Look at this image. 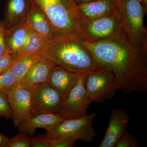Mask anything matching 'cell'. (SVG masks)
Listing matches in <instances>:
<instances>
[{
    "instance_id": "obj_1",
    "label": "cell",
    "mask_w": 147,
    "mask_h": 147,
    "mask_svg": "<svg viewBox=\"0 0 147 147\" xmlns=\"http://www.w3.org/2000/svg\"><path fill=\"white\" fill-rule=\"evenodd\" d=\"M84 43L96 65L114 74L118 90L147 92V48H135L125 36Z\"/></svg>"
},
{
    "instance_id": "obj_2",
    "label": "cell",
    "mask_w": 147,
    "mask_h": 147,
    "mask_svg": "<svg viewBox=\"0 0 147 147\" xmlns=\"http://www.w3.org/2000/svg\"><path fill=\"white\" fill-rule=\"evenodd\" d=\"M84 40L74 35L56 36L46 41L37 54L72 73L85 74L100 67L96 64Z\"/></svg>"
},
{
    "instance_id": "obj_3",
    "label": "cell",
    "mask_w": 147,
    "mask_h": 147,
    "mask_svg": "<svg viewBox=\"0 0 147 147\" xmlns=\"http://www.w3.org/2000/svg\"><path fill=\"white\" fill-rule=\"evenodd\" d=\"M41 9L53 24L56 36L74 35L86 40L81 28L86 18L76 0H32Z\"/></svg>"
},
{
    "instance_id": "obj_4",
    "label": "cell",
    "mask_w": 147,
    "mask_h": 147,
    "mask_svg": "<svg viewBox=\"0 0 147 147\" xmlns=\"http://www.w3.org/2000/svg\"><path fill=\"white\" fill-rule=\"evenodd\" d=\"M113 13L130 45L138 49L147 48V30L144 23L147 12L140 0H124L117 3Z\"/></svg>"
},
{
    "instance_id": "obj_5",
    "label": "cell",
    "mask_w": 147,
    "mask_h": 147,
    "mask_svg": "<svg viewBox=\"0 0 147 147\" xmlns=\"http://www.w3.org/2000/svg\"><path fill=\"white\" fill-rule=\"evenodd\" d=\"M84 83L92 103L111 99L118 90L114 74L104 68H99L86 74Z\"/></svg>"
},
{
    "instance_id": "obj_6",
    "label": "cell",
    "mask_w": 147,
    "mask_h": 147,
    "mask_svg": "<svg viewBox=\"0 0 147 147\" xmlns=\"http://www.w3.org/2000/svg\"><path fill=\"white\" fill-rule=\"evenodd\" d=\"M96 113L86 115L78 118L65 119L52 128L47 129L48 138L55 136L71 137L76 141L91 143L97 136L92 123Z\"/></svg>"
},
{
    "instance_id": "obj_7",
    "label": "cell",
    "mask_w": 147,
    "mask_h": 147,
    "mask_svg": "<svg viewBox=\"0 0 147 147\" xmlns=\"http://www.w3.org/2000/svg\"><path fill=\"white\" fill-rule=\"evenodd\" d=\"M64 98L47 82L32 88L31 114L35 116L42 114L57 115L63 107Z\"/></svg>"
},
{
    "instance_id": "obj_8",
    "label": "cell",
    "mask_w": 147,
    "mask_h": 147,
    "mask_svg": "<svg viewBox=\"0 0 147 147\" xmlns=\"http://www.w3.org/2000/svg\"><path fill=\"white\" fill-rule=\"evenodd\" d=\"M81 28L86 41L88 42L124 36L119 22L114 13L97 19L86 18L82 21Z\"/></svg>"
},
{
    "instance_id": "obj_9",
    "label": "cell",
    "mask_w": 147,
    "mask_h": 147,
    "mask_svg": "<svg viewBox=\"0 0 147 147\" xmlns=\"http://www.w3.org/2000/svg\"><path fill=\"white\" fill-rule=\"evenodd\" d=\"M86 74L80 75L76 85L65 98L63 107L58 114L62 119L78 118L87 115V109L92 102L84 87Z\"/></svg>"
},
{
    "instance_id": "obj_10",
    "label": "cell",
    "mask_w": 147,
    "mask_h": 147,
    "mask_svg": "<svg viewBox=\"0 0 147 147\" xmlns=\"http://www.w3.org/2000/svg\"><path fill=\"white\" fill-rule=\"evenodd\" d=\"M32 88L18 85L7 95L15 127L33 116L31 114Z\"/></svg>"
},
{
    "instance_id": "obj_11",
    "label": "cell",
    "mask_w": 147,
    "mask_h": 147,
    "mask_svg": "<svg viewBox=\"0 0 147 147\" xmlns=\"http://www.w3.org/2000/svg\"><path fill=\"white\" fill-rule=\"evenodd\" d=\"M130 118L121 108H113L104 138L99 147H115L125 131Z\"/></svg>"
},
{
    "instance_id": "obj_12",
    "label": "cell",
    "mask_w": 147,
    "mask_h": 147,
    "mask_svg": "<svg viewBox=\"0 0 147 147\" xmlns=\"http://www.w3.org/2000/svg\"><path fill=\"white\" fill-rule=\"evenodd\" d=\"M26 21L29 28L40 35L46 41L56 36L55 29L49 18L32 2L26 16Z\"/></svg>"
},
{
    "instance_id": "obj_13",
    "label": "cell",
    "mask_w": 147,
    "mask_h": 147,
    "mask_svg": "<svg viewBox=\"0 0 147 147\" xmlns=\"http://www.w3.org/2000/svg\"><path fill=\"white\" fill-rule=\"evenodd\" d=\"M80 75L72 73L55 65L47 83L57 90L65 99L78 82Z\"/></svg>"
},
{
    "instance_id": "obj_14",
    "label": "cell",
    "mask_w": 147,
    "mask_h": 147,
    "mask_svg": "<svg viewBox=\"0 0 147 147\" xmlns=\"http://www.w3.org/2000/svg\"><path fill=\"white\" fill-rule=\"evenodd\" d=\"M32 0H6L4 19L5 30L26 20Z\"/></svg>"
},
{
    "instance_id": "obj_15",
    "label": "cell",
    "mask_w": 147,
    "mask_h": 147,
    "mask_svg": "<svg viewBox=\"0 0 147 147\" xmlns=\"http://www.w3.org/2000/svg\"><path fill=\"white\" fill-rule=\"evenodd\" d=\"M55 65L50 61L40 59L30 69L18 82V85L32 88L36 85L47 82Z\"/></svg>"
},
{
    "instance_id": "obj_16",
    "label": "cell",
    "mask_w": 147,
    "mask_h": 147,
    "mask_svg": "<svg viewBox=\"0 0 147 147\" xmlns=\"http://www.w3.org/2000/svg\"><path fill=\"white\" fill-rule=\"evenodd\" d=\"M29 28L26 20L5 30V43L7 50L10 53L19 54L26 44Z\"/></svg>"
},
{
    "instance_id": "obj_17",
    "label": "cell",
    "mask_w": 147,
    "mask_h": 147,
    "mask_svg": "<svg viewBox=\"0 0 147 147\" xmlns=\"http://www.w3.org/2000/svg\"><path fill=\"white\" fill-rule=\"evenodd\" d=\"M116 4L113 0H93L77 5L84 17L95 19L113 14Z\"/></svg>"
},
{
    "instance_id": "obj_18",
    "label": "cell",
    "mask_w": 147,
    "mask_h": 147,
    "mask_svg": "<svg viewBox=\"0 0 147 147\" xmlns=\"http://www.w3.org/2000/svg\"><path fill=\"white\" fill-rule=\"evenodd\" d=\"M65 119L57 115L42 114L33 116L20 124L17 127L20 132L28 133L38 128L48 129L57 125Z\"/></svg>"
},
{
    "instance_id": "obj_19",
    "label": "cell",
    "mask_w": 147,
    "mask_h": 147,
    "mask_svg": "<svg viewBox=\"0 0 147 147\" xmlns=\"http://www.w3.org/2000/svg\"><path fill=\"white\" fill-rule=\"evenodd\" d=\"M14 59L10 70L20 81L32 66L41 59L38 54L20 55L13 53Z\"/></svg>"
},
{
    "instance_id": "obj_20",
    "label": "cell",
    "mask_w": 147,
    "mask_h": 147,
    "mask_svg": "<svg viewBox=\"0 0 147 147\" xmlns=\"http://www.w3.org/2000/svg\"><path fill=\"white\" fill-rule=\"evenodd\" d=\"M45 42V40L40 35L29 28L26 42L21 53L18 54L25 55L37 54L42 50Z\"/></svg>"
},
{
    "instance_id": "obj_21",
    "label": "cell",
    "mask_w": 147,
    "mask_h": 147,
    "mask_svg": "<svg viewBox=\"0 0 147 147\" xmlns=\"http://www.w3.org/2000/svg\"><path fill=\"white\" fill-rule=\"evenodd\" d=\"M18 79L10 70L0 74V92L7 95L18 85Z\"/></svg>"
},
{
    "instance_id": "obj_22",
    "label": "cell",
    "mask_w": 147,
    "mask_h": 147,
    "mask_svg": "<svg viewBox=\"0 0 147 147\" xmlns=\"http://www.w3.org/2000/svg\"><path fill=\"white\" fill-rule=\"evenodd\" d=\"M31 137L25 132H20L15 137L9 139L7 147H31Z\"/></svg>"
},
{
    "instance_id": "obj_23",
    "label": "cell",
    "mask_w": 147,
    "mask_h": 147,
    "mask_svg": "<svg viewBox=\"0 0 147 147\" xmlns=\"http://www.w3.org/2000/svg\"><path fill=\"white\" fill-rule=\"evenodd\" d=\"M76 141L73 138L67 136H55L49 138V147H74Z\"/></svg>"
},
{
    "instance_id": "obj_24",
    "label": "cell",
    "mask_w": 147,
    "mask_h": 147,
    "mask_svg": "<svg viewBox=\"0 0 147 147\" xmlns=\"http://www.w3.org/2000/svg\"><path fill=\"white\" fill-rule=\"evenodd\" d=\"M140 146L139 142L130 133L125 130L121 137L116 147H138Z\"/></svg>"
},
{
    "instance_id": "obj_25",
    "label": "cell",
    "mask_w": 147,
    "mask_h": 147,
    "mask_svg": "<svg viewBox=\"0 0 147 147\" xmlns=\"http://www.w3.org/2000/svg\"><path fill=\"white\" fill-rule=\"evenodd\" d=\"M12 113L6 95L0 92V117L12 118Z\"/></svg>"
},
{
    "instance_id": "obj_26",
    "label": "cell",
    "mask_w": 147,
    "mask_h": 147,
    "mask_svg": "<svg viewBox=\"0 0 147 147\" xmlns=\"http://www.w3.org/2000/svg\"><path fill=\"white\" fill-rule=\"evenodd\" d=\"M14 59L13 53L0 55V74L10 70Z\"/></svg>"
},
{
    "instance_id": "obj_27",
    "label": "cell",
    "mask_w": 147,
    "mask_h": 147,
    "mask_svg": "<svg viewBox=\"0 0 147 147\" xmlns=\"http://www.w3.org/2000/svg\"><path fill=\"white\" fill-rule=\"evenodd\" d=\"M31 147H49V138L46 135L41 137H31Z\"/></svg>"
},
{
    "instance_id": "obj_28",
    "label": "cell",
    "mask_w": 147,
    "mask_h": 147,
    "mask_svg": "<svg viewBox=\"0 0 147 147\" xmlns=\"http://www.w3.org/2000/svg\"><path fill=\"white\" fill-rule=\"evenodd\" d=\"M5 43V28L3 21L0 20V55L8 54Z\"/></svg>"
},
{
    "instance_id": "obj_29",
    "label": "cell",
    "mask_w": 147,
    "mask_h": 147,
    "mask_svg": "<svg viewBox=\"0 0 147 147\" xmlns=\"http://www.w3.org/2000/svg\"><path fill=\"white\" fill-rule=\"evenodd\" d=\"M9 140V138L4 136L0 132V147H7Z\"/></svg>"
},
{
    "instance_id": "obj_30",
    "label": "cell",
    "mask_w": 147,
    "mask_h": 147,
    "mask_svg": "<svg viewBox=\"0 0 147 147\" xmlns=\"http://www.w3.org/2000/svg\"><path fill=\"white\" fill-rule=\"evenodd\" d=\"M140 1L145 10L147 12V0H140Z\"/></svg>"
},
{
    "instance_id": "obj_31",
    "label": "cell",
    "mask_w": 147,
    "mask_h": 147,
    "mask_svg": "<svg viewBox=\"0 0 147 147\" xmlns=\"http://www.w3.org/2000/svg\"><path fill=\"white\" fill-rule=\"evenodd\" d=\"M93 1V0H76V2L77 4L81 3H84L88 2L90 1Z\"/></svg>"
},
{
    "instance_id": "obj_32",
    "label": "cell",
    "mask_w": 147,
    "mask_h": 147,
    "mask_svg": "<svg viewBox=\"0 0 147 147\" xmlns=\"http://www.w3.org/2000/svg\"><path fill=\"white\" fill-rule=\"evenodd\" d=\"M113 1L115 2V3H117L120 2L124 1V0H113Z\"/></svg>"
}]
</instances>
